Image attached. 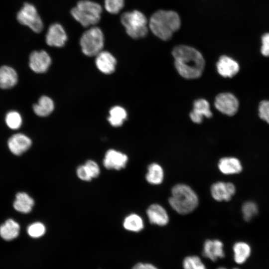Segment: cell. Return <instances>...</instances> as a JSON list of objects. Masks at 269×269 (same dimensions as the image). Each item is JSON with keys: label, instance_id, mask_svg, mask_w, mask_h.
<instances>
[{"label": "cell", "instance_id": "6da1fadb", "mask_svg": "<svg viewBox=\"0 0 269 269\" xmlns=\"http://www.w3.org/2000/svg\"><path fill=\"white\" fill-rule=\"evenodd\" d=\"M176 69L179 74L187 79L200 77L204 68L205 61L201 53L192 47L180 45L172 51Z\"/></svg>", "mask_w": 269, "mask_h": 269}, {"label": "cell", "instance_id": "7a4b0ae2", "mask_svg": "<svg viewBox=\"0 0 269 269\" xmlns=\"http://www.w3.org/2000/svg\"><path fill=\"white\" fill-rule=\"evenodd\" d=\"M180 25L179 15L172 10H159L152 15L149 22L151 32L163 40H169Z\"/></svg>", "mask_w": 269, "mask_h": 269}, {"label": "cell", "instance_id": "3957f363", "mask_svg": "<svg viewBox=\"0 0 269 269\" xmlns=\"http://www.w3.org/2000/svg\"><path fill=\"white\" fill-rule=\"evenodd\" d=\"M168 202L175 211L185 215L191 213L197 207L199 199L197 194L189 186L181 183L172 188Z\"/></svg>", "mask_w": 269, "mask_h": 269}, {"label": "cell", "instance_id": "277c9868", "mask_svg": "<svg viewBox=\"0 0 269 269\" xmlns=\"http://www.w3.org/2000/svg\"><path fill=\"white\" fill-rule=\"evenodd\" d=\"M102 8L100 4L90 0H81L71 10L73 17L83 26H93L101 19Z\"/></svg>", "mask_w": 269, "mask_h": 269}, {"label": "cell", "instance_id": "5b68a950", "mask_svg": "<svg viewBox=\"0 0 269 269\" xmlns=\"http://www.w3.org/2000/svg\"><path fill=\"white\" fill-rule=\"evenodd\" d=\"M121 21L127 33L136 39L145 36L148 32L146 16L140 11L135 10L123 13Z\"/></svg>", "mask_w": 269, "mask_h": 269}, {"label": "cell", "instance_id": "8992f818", "mask_svg": "<svg viewBox=\"0 0 269 269\" xmlns=\"http://www.w3.org/2000/svg\"><path fill=\"white\" fill-rule=\"evenodd\" d=\"M104 36L102 30L97 26H91L82 35L80 45L83 53L88 56H96L102 51Z\"/></svg>", "mask_w": 269, "mask_h": 269}, {"label": "cell", "instance_id": "52a82bcc", "mask_svg": "<svg viewBox=\"0 0 269 269\" xmlns=\"http://www.w3.org/2000/svg\"><path fill=\"white\" fill-rule=\"evenodd\" d=\"M17 21L21 24L29 27L36 33L40 32L43 28L42 20L36 7L31 3L26 2L18 12Z\"/></svg>", "mask_w": 269, "mask_h": 269}, {"label": "cell", "instance_id": "ba28073f", "mask_svg": "<svg viewBox=\"0 0 269 269\" xmlns=\"http://www.w3.org/2000/svg\"><path fill=\"white\" fill-rule=\"evenodd\" d=\"M239 101L237 98L230 93L218 94L215 100V106L220 112L228 116H233L238 111Z\"/></svg>", "mask_w": 269, "mask_h": 269}, {"label": "cell", "instance_id": "9c48e42d", "mask_svg": "<svg viewBox=\"0 0 269 269\" xmlns=\"http://www.w3.org/2000/svg\"><path fill=\"white\" fill-rule=\"evenodd\" d=\"M45 40L49 46L61 47L65 45L67 40V35L62 25L54 23L48 27Z\"/></svg>", "mask_w": 269, "mask_h": 269}, {"label": "cell", "instance_id": "30bf717a", "mask_svg": "<svg viewBox=\"0 0 269 269\" xmlns=\"http://www.w3.org/2000/svg\"><path fill=\"white\" fill-rule=\"evenodd\" d=\"M51 63L50 56L44 50L34 51L30 54L29 66L35 73L45 72L49 68Z\"/></svg>", "mask_w": 269, "mask_h": 269}, {"label": "cell", "instance_id": "8fae6325", "mask_svg": "<svg viewBox=\"0 0 269 269\" xmlns=\"http://www.w3.org/2000/svg\"><path fill=\"white\" fill-rule=\"evenodd\" d=\"M210 192L215 200L228 201L235 194L236 187L232 183L219 181L212 185Z\"/></svg>", "mask_w": 269, "mask_h": 269}, {"label": "cell", "instance_id": "7c38bea8", "mask_svg": "<svg viewBox=\"0 0 269 269\" xmlns=\"http://www.w3.org/2000/svg\"><path fill=\"white\" fill-rule=\"evenodd\" d=\"M128 161V157L126 154L111 149L105 153L103 164L109 169L120 170L126 167Z\"/></svg>", "mask_w": 269, "mask_h": 269}, {"label": "cell", "instance_id": "4fadbf2b", "mask_svg": "<svg viewBox=\"0 0 269 269\" xmlns=\"http://www.w3.org/2000/svg\"><path fill=\"white\" fill-rule=\"evenodd\" d=\"M31 144V139L21 133L13 134L7 141L9 150L16 155H19L25 152L30 148Z\"/></svg>", "mask_w": 269, "mask_h": 269}, {"label": "cell", "instance_id": "5bb4252c", "mask_svg": "<svg viewBox=\"0 0 269 269\" xmlns=\"http://www.w3.org/2000/svg\"><path fill=\"white\" fill-rule=\"evenodd\" d=\"M146 214L150 223L160 226L167 225L169 216L166 210L160 205L153 204L146 210Z\"/></svg>", "mask_w": 269, "mask_h": 269}, {"label": "cell", "instance_id": "9a60e30c", "mask_svg": "<svg viewBox=\"0 0 269 269\" xmlns=\"http://www.w3.org/2000/svg\"><path fill=\"white\" fill-rule=\"evenodd\" d=\"M203 256L213 262L225 257L223 243L218 240H207L204 243Z\"/></svg>", "mask_w": 269, "mask_h": 269}, {"label": "cell", "instance_id": "2e32d148", "mask_svg": "<svg viewBox=\"0 0 269 269\" xmlns=\"http://www.w3.org/2000/svg\"><path fill=\"white\" fill-rule=\"evenodd\" d=\"M95 63L101 72L110 74L115 71L116 59L109 52L101 51L96 56Z\"/></svg>", "mask_w": 269, "mask_h": 269}, {"label": "cell", "instance_id": "e0dca14e", "mask_svg": "<svg viewBox=\"0 0 269 269\" xmlns=\"http://www.w3.org/2000/svg\"><path fill=\"white\" fill-rule=\"evenodd\" d=\"M218 73L224 77H232L239 70L238 62L232 58L226 55L221 56L217 63Z\"/></svg>", "mask_w": 269, "mask_h": 269}, {"label": "cell", "instance_id": "ac0fdd59", "mask_svg": "<svg viewBox=\"0 0 269 269\" xmlns=\"http://www.w3.org/2000/svg\"><path fill=\"white\" fill-rule=\"evenodd\" d=\"M212 114L209 103L205 99H198L194 102L193 109L190 114L191 120L195 123H201L203 117L210 118Z\"/></svg>", "mask_w": 269, "mask_h": 269}, {"label": "cell", "instance_id": "d6986e66", "mask_svg": "<svg viewBox=\"0 0 269 269\" xmlns=\"http://www.w3.org/2000/svg\"><path fill=\"white\" fill-rule=\"evenodd\" d=\"M17 81L18 75L13 68L7 65L0 67V88L3 89L11 88Z\"/></svg>", "mask_w": 269, "mask_h": 269}, {"label": "cell", "instance_id": "ffe728a7", "mask_svg": "<svg viewBox=\"0 0 269 269\" xmlns=\"http://www.w3.org/2000/svg\"><path fill=\"white\" fill-rule=\"evenodd\" d=\"M218 166L220 171L226 175L237 174L242 170L240 160L232 157H225L221 158L218 162Z\"/></svg>", "mask_w": 269, "mask_h": 269}, {"label": "cell", "instance_id": "44dd1931", "mask_svg": "<svg viewBox=\"0 0 269 269\" xmlns=\"http://www.w3.org/2000/svg\"><path fill=\"white\" fill-rule=\"evenodd\" d=\"M20 226L14 220L9 219L0 226V236L6 241L16 238L19 235Z\"/></svg>", "mask_w": 269, "mask_h": 269}, {"label": "cell", "instance_id": "7402d4cb", "mask_svg": "<svg viewBox=\"0 0 269 269\" xmlns=\"http://www.w3.org/2000/svg\"><path fill=\"white\" fill-rule=\"evenodd\" d=\"M34 204L33 199L28 194L19 192L15 196L13 207L17 211L26 214L31 211Z\"/></svg>", "mask_w": 269, "mask_h": 269}, {"label": "cell", "instance_id": "603a6c76", "mask_svg": "<svg viewBox=\"0 0 269 269\" xmlns=\"http://www.w3.org/2000/svg\"><path fill=\"white\" fill-rule=\"evenodd\" d=\"M54 105L52 99L43 96L38 100L37 103L33 106L34 113L40 117H46L50 115L54 110Z\"/></svg>", "mask_w": 269, "mask_h": 269}, {"label": "cell", "instance_id": "cb8c5ba5", "mask_svg": "<svg viewBox=\"0 0 269 269\" xmlns=\"http://www.w3.org/2000/svg\"><path fill=\"white\" fill-rule=\"evenodd\" d=\"M146 180L152 185L161 184L164 179V171L162 167L158 163H152L147 167L145 175Z\"/></svg>", "mask_w": 269, "mask_h": 269}, {"label": "cell", "instance_id": "d4e9b609", "mask_svg": "<svg viewBox=\"0 0 269 269\" xmlns=\"http://www.w3.org/2000/svg\"><path fill=\"white\" fill-rule=\"evenodd\" d=\"M234 258L238 264L244 263L251 254V248L249 244L243 242L236 243L233 246Z\"/></svg>", "mask_w": 269, "mask_h": 269}, {"label": "cell", "instance_id": "484cf974", "mask_svg": "<svg viewBox=\"0 0 269 269\" xmlns=\"http://www.w3.org/2000/svg\"><path fill=\"white\" fill-rule=\"evenodd\" d=\"M123 226L128 231L138 232L143 229L144 223L143 219L139 215L133 213L125 218Z\"/></svg>", "mask_w": 269, "mask_h": 269}, {"label": "cell", "instance_id": "4316f807", "mask_svg": "<svg viewBox=\"0 0 269 269\" xmlns=\"http://www.w3.org/2000/svg\"><path fill=\"white\" fill-rule=\"evenodd\" d=\"M109 114L108 120L110 124L115 127L122 126L127 116L126 111L123 107L118 106L112 108Z\"/></svg>", "mask_w": 269, "mask_h": 269}, {"label": "cell", "instance_id": "83f0119b", "mask_svg": "<svg viewBox=\"0 0 269 269\" xmlns=\"http://www.w3.org/2000/svg\"><path fill=\"white\" fill-rule=\"evenodd\" d=\"M5 122L9 129L15 130L18 129L21 126L22 119L21 116L18 112L10 111L5 115Z\"/></svg>", "mask_w": 269, "mask_h": 269}, {"label": "cell", "instance_id": "f1b7e54d", "mask_svg": "<svg viewBox=\"0 0 269 269\" xmlns=\"http://www.w3.org/2000/svg\"><path fill=\"white\" fill-rule=\"evenodd\" d=\"M183 269H207L201 259L197 256H189L182 262Z\"/></svg>", "mask_w": 269, "mask_h": 269}, {"label": "cell", "instance_id": "f546056e", "mask_svg": "<svg viewBox=\"0 0 269 269\" xmlns=\"http://www.w3.org/2000/svg\"><path fill=\"white\" fill-rule=\"evenodd\" d=\"M242 212L244 219L246 221H249L257 214L258 206L253 201H247L242 205Z\"/></svg>", "mask_w": 269, "mask_h": 269}, {"label": "cell", "instance_id": "4dcf8cb0", "mask_svg": "<svg viewBox=\"0 0 269 269\" xmlns=\"http://www.w3.org/2000/svg\"><path fill=\"white\" fill-rule=\"evenodd\" d=\"M45 225L39 222L31 224L27 229V232L29 236L34 238H37L42 236L45 233Z\"/></svg>", "mask_w": 269, "mask_h": 269}, {"label": "cell", "instance_id": "1f68e13d", "mask_svg": "<svg viewBox=\"0 0 269 269\" xmlns=\"http://www.w3.org/2000/svg\"><path fill=\"white\" fill-rule=\"evenodd\" d=\"M124 0H104V6L106 10L112 14L119 13L123 8Z\"/></svg>", "mask_w": 269, "mask_h": 269}, {"label": "cell", "instance_id": "d6a6232c", "mask_svg": "<svg viewBox=\"0 0 269 269\" xmlns=\"http://www.w3.org/2000/svg\"><path fill=\"white\" fill-rule=\"evenodd\" d=\"M259 115L261 119L269 124V101H262L259 106Z\"/></svg>", "mask_w": 269, "mask_h": 269}, {"label": "cell", "instance_id": "836d02e7", "mask_svg": "<svg viewBox=\"0 0 269 269\" xmlns=\"http://www.w3.org/2000/svg\"><path fill=\"white\" fill-rule=\"evenodd\" d=\"M92 178L97 177L100 172L98 164L94 160H88L84 164Z\"/></svg>", "mask_w": 269, "mask_h": 269}, {"label": "cell", "instance_id": "e575fe53", "mask_svg": "<svg viewBox=\"0 0 269 269\" xmlns=\"http://www.w3.org/2000/svg\"><path fill=\"white\" fill-rule=\"evenodd\" d=\"M76 173L77 176L82 180L89 181L92 179L85 165L78 166L76 170Z\"/></svg>", "mask_w": 269, "mask_h": 269}, {"label": "cell", "instance_id": "d590c367", "mask_svg": "<svg viewBox=\"0 0 269 269\" xmlns=\"http://www.w3.org/2000/svg\"><path fill=\"white\" fill-rule=\"evenodd\" d=\"M262 46L261 51L265 56H269V32L264 34L261 38Z\"/></svg>", "mask_w": 269, "mask_h": 269}, {"label": "cell", "instance_id": "8d00e7d4", "mask_svg": "<svg viewBox=\"0 0 269 269\" xmlns=\"http://www.w3.org/2000/svg\"><path fill=\"white\" fill-rule=\"evenodd\" d=\"M132 269H158L156 266L150 263H138L135 264Z\"/></svg>", "mask_w": 269, "mask_h": 269}, {"label": "cell", "instance_id": "74e56055", "mask_svg": "<svg viewBox=\"0 0 269 269\" xmlns=\"http://www.w3.org/2000/svg\"><path fill=\"white\" fill-rule=\"evenodd\" d=\"M217 269H227L224 268V267H219ZM238 269V268H234V269Z\"/></svg>", "mask_w": 269, "mask_h": 269}]
</instances>
